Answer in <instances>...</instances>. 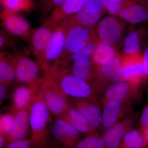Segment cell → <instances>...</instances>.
Masks as SVG:
<instances>
[{
	"mask_svg": "<svg viewBox=\"0 0 148 148\" xmlns=\"http://www.w3.org/2000/svg\"><path fill=\"white\" fill-rule=\"evenodd\" d=\"M143 148H148V145L146 146V147H145Z\"/></svg>",
	"mask_w": 148,
	"mask_h": 148,
	"instance_id": "obj_41",
	"label": "cell"
},
{
	"mask_svg": "<svg viewBox=\"0 0 148 148\" xmlns=\"http://www.w3.org/2000/svg\"><path fill=\"white\" fill-rule=\"evenodd\" d=\"M148 145L140 130L130 129L125 135L119 148H143Z\"/></svg>",
	"mask_w": 148,
	"mask_h": 148,
	"instance_id": "obj_23",
	"label": "cell"
},
{
	"mask_svg": "<svg viewBox=\"0 0 148 148\" xmlns=\"http://www.w3.org/2000/svg\"><path fill=\"white\" fill-rule=\"evenodd\" d=\"M66 30L65 49L61 58L62 60L78 52L90 42L88 28L75 25Z\"/></svg>",
	"mask_w": 148,
	"mask_h": 148,
	"instance_id": "obj_7",
	"label": "cell"
},
{
	"mask_svg": "<svg viewBox=\"0 0 148 148\" xmlns=\"http://www.w3.org/2000/svg\"><path fill=\"white\" fill-rule=\"evenodd\" d=\"M42 1H43V0H41Z\"/></svg>",
	"mask_w": 148,
	"mask_h": 148,
	"instance_id": "obj_43",
	"label": "cell"
},
{
	"mask_svg": "<svg viewBox=\"0 0 148 148\" xmlns=\"http://www.w3.org/2000/svg\"><path fill=\"white\" fill-rule=\"evenodd\" d=\"M98 33L103 42L111 45L115 43L119 39L121 30L115 18L107 17L100 21L98 25Z\"/></svg>",
	"mask_w": 148,
	"mask_h": 148,
	"instance_id": "obj_18",
	"label": "cell"
},
{
	"mask_svg": "<svg viewBox=\"0 0 148 148\" xmlns=\"http://www.w3.org/2000/svg\"><path fill=\"white\" fill-rule=\"evenodd\" d=\"M7 89L6 88V86L1 84L0 85V100L3 101L6 96L7 94Z\"/></svg>",
	"mask_w": 148,
	"mask_h": 148,
	"instance_id": "obj_37",
	"label": "cell"
},
{
	"mask_svg": "<svg viewBox=\"0 0 148 148\" xmlns=\"http://www.w3.org/2000/svg\"><path fill=\"white\" fill-rule=\"evenodd\" d=\"M14 124L12 131L8 136V143L13 140L26 139L29 124V112L25 110H16L14 115Z\"/></svg>",
	"mask_w": 148,
	"mask_h": 148,
	"instance_id": "obj_20",
	"label": "cell"
},
{
	"mask_svg": "<svg viewBox=\"0 0 148 148\" xmlns=\"http://www.w3.org/2000/svg\"><path fill=\"white\" fill-rule=\"evenodd\" d=\"M133 122L132 119H126L106 130L103 135L106 148H119L125 135L130 129Z\"/></svg>",
	"mask_w": 148,
	"mask_h": 148,
	"instance_id": "obj_15",
	"label": "cell"
},
{
	"mask_svg": "<svg viewBox=\"0 0 148 148\" xmlns=\"http://www.w3.org/2000/svg\"><path fill=\"white\" fill-rule=\"evenodd\" d=\"M7 1L15 3H34L33 0H7Z\"/></svg>",
	"mask_w": 148,
	"mask_h": 148,
	"instance_id": "obj_39",
	"label": "cell"
},
{
	"mask_svg": "<svg viewBox=\"0 0 148 148\" xmlns=\"http://www.w3.org/2000/svg\"><path fill=\"white\" fill-rule=\"evenodd\" d=\"M103 104L102 128L106 130L118 122L126 112L129 104L110 101Z\"/></svg>",
	"mask_w": 148,
	"mask_h": 148,
	"instance_id": "obj_14",
	"label": "cell"
},
{
	"mask_svg": "<svg viewBox=\"0 0 148 148\" xmlns=\"http://www.w3.org/2000/svg\"><path fill=\"white\" fill-rule=\"evenodd\" d=\"M36 88L31 86H18L12 95L14 106L16 110H25L30 106L33 98V92Z\"/></svg>",
	"mask_w": 148,
	"mask_h": 148,
	"instance_id": "obj_22",
	"label": "cell"
},
{
	"mask_svg": "<svg viewBox=\"0 0 148 148\" xmlns=\"http://www.w3.org/2000/svg\"><path fill=\"white\" fill-rule=\"evenodd\" d=\"M6 56L1 52L0 56V82L6 86L16 78L15 70L10 56L7 57Z\"/></svg>",
	"mask_w": 148,
	"mask_h": 148,
	"instance_id": "obj_24",
	"label": "cell"
},
{
	"mask_svg": "<svg viewBox=\"0 0 148 148\" xmlns=\"http://www.w3.org/2000/svg\"><path fill=\"white\" fill-rule=\"evenodd\" d=\"M75 148H106L103 135L97 132L86 135L81 139Z\"/></svg>",
	"mask_w": 148,
	"mask_h": 148,
	"instance_id": "obj_27",
	"label": "cell"
},
{
	"mask_svg": "<svg viewBox=\"0 0 148 148\" xmlns=\"http://www.w3.org/2000/svg\"><path fill=\"white\" fill-rule=\"evenodd\" d=\"M14 124V116L10 113L3 114L0 117L1 133L7 137L13 129Z\"/></svg>",
	"mask_w": 148,
	"mask_h": 148,
	"instance_id": "obj_30",
	"label": "cell"
},
{
	"mask_svg": "<svg viewBox=\"0 0 148 148\" xmlns=\"http://www.w3.org/2000/svg\"><path fill=\"white\" fill-rule=\"evenodd\" d=\"M138 88L129 83L121 82L110 86L104 93L102 103L115 101L129 104L130 100L138 95Z\"/></svg>",
	"mask_w": 148,
	"mask_h": 148,
	"instance_id": "obj_10",
	"label": "cell"
},
{
	"mask_svg": "<svg viewBox=\"0 0 148 148\" xmlns=\"http://www.w3.org/2000/svg\"><path fill=\"white\" fill-rule=\"evenodd\" d=\"M141 131L143 132V135L145 138L146 141L148 144V129H140Z\"/></svg>",
	"mask_w": 148,
	"mask_h": 148,
	"instance_id": "obj_40",
	"label": "cell"
},
{
	"mask_svg": "<svg viewBox=\"0 0 148 148\" xmlns=\"http://www.w3.org/2000/svg\"><path fill=\"white\" fill-rule=\"evenodd\" d=\"M123 78L127 82L138 88L146 75L143 58L125 61L122 64Z\"/></svg>",
	"mask_w": 148,
	"mask_h": 148,
	"instance_id": "obj_16",
	"label": "cell"
},
{
	"mask_svg": "<svg viewBox=\"0 0 148 148\" xmlns=\"http://www.w3.org/2000/svg\"><path fill=\"white\" fill-rule=\"evenodd\" d=\"M62 117L69 121L81 134L88 135L97 132L91 127L84 116L74 107L69 106Z\"/></svg>",
	"mask_w": 148,
	"mask_h": 148,
	"instance_id": "obj_21",
	"label": "cell"
},
{
	"mask_svg": "<svg viewBox=\"0 0 148 148\" xmlns=\"http://www.w3.org/2000/svg\"><path fill=\"white\" fill-rule=\"evenodd\" d=\"M140 45L139 36L136 32L130 34L125 38L124 44L125 52L127 54H135L140 49Z\"/></svg>",
	"mask_w": 148,
	"mask_h": 148,
	"instance_id": "obj_28",
	"label": "cell"
},
{
	"mask_svg": "<svg viewBox=\"0 0 148 148\" xmlns=\"http://www.w3.org/2000/svg\"><path fill=\"white\" fill-rule=\"evenodd\" d=\"M51 132L53 138L62 148H75L81 140V133L63 117L54 121Z\"/></svg>",
	"mask_w": 148,
	"mask_h": 148,
	"instance_id": "obj_6",
	"label": "cell"
},
{
	"mask_svg": "<svg viewBox=\"0 0 148 148\" xmlns=\"http://www.w3.org/2000/svg\"><path fill=\"white\" fill-rule=\"evenodd\" d=\"M66 30L57 25L47 47L45 57V72L46 75L57 66L61 60L65 49Z\"/></svg>",
	"mask_w": 148,
	"mask_h": 148,
	"instance_id": "obj_5",
	"label": "cell"
},
{
	"mask_svg": "<svg viewBox=\"0 0 148 148\" xmlns=\"http://www.w3.org/2000/svg\"><path fill=\"white\" fill-rule=\"evenodd\" d=\"M119 15L124 20L134 24L148 21V0H143L139 3L127 4Z\"/></svg>",
	"mask_w": 148,
	"mask_h": 148,
	"instance_id": "obj_17",
	"label": "cell"
},
{
	"mask_svg": "<svg viewBox=\"0 0 148 148\" xmlns=\"http://www.w3.org/2000/svg\"><path fill=\"white\" fill-rule=\"evenodd\" d=\"M48 75H50L66 96L75 99H86L96 102L95 92L86 81L66 73L64 69L56 67Z\"/></svg>",
	"mask_w": 148,
	"mask_h": 148,
	"instance_id": "obj_2",
	"label": "cell"
},
{
	"mask_svg": "<svg viewBox=\"0 0 148 148\" xmlns=\"http://www.w3.org/2000/svg\"><path fill=\"white\" fill-rule=\"evenodd\" d=\"M127 0H108L106 9L109 13L116 15L120 12L128 3Z\"/></svg>",
	"mask_w": 148,
	"mask_h": 148,
	"instance_id": "obj_31",
	"label": "cell"
},
{
	"mask_svg": "<svg viewBox=\"0 0 148 148\" xmlns=\"http://www.w3.org/2000/svg\"><path fill=\"white\" fill-rule=\"evenodd\" d=\"M29 124L32 132V145L43 148L48 145L47 128L50 119V111L40 95L35 97L30 105Z\"/></svg>",
	"mask_w": 148,
	"mask_h": 148,
	"instance_id": "obj_1",
	"label": "cell"
},
{
	"mask_svg": "<svg viewBox=\"0 0 148 148\" xmlns=\"http://www.w3.org/2000/svg\"><path fill=\"white\" fill-rule=\"evenodd\" d=\"M72 74L87 81L90 75V62L89 57L78 58L73 61Z\"/></svg>",
	"mask_w": 148,
	"mask_h": 148,
	"instance_id": "obj_26",
	"label": "cell"
},
{
	"mask_svg": "<svg viewBox=\"0 0 148 148\" xmlns=\"http://www.w3.org/2000/svg\"><path fill=\"white\" fill-rule=\"evenodd\" d=\"M54 27L43 24L32 36V50L35 57L43 70L45 72V57L49 41L52 36Z\"/></svg>",
	"mask_w": 148,
	"mask_h": 148,
	"instance_id": "obj_8",
	"label": "cell"
},
{
	"mask_svg": "<svg viewBox=\"0 0 148 148\" xmlns=\"http://www.w3.org/2000/svg\"><path fill=\"white\" fill-rule=\"evenodd\" d=\"M143 59L146 76L148 77V47L144 52Z\"/></svg>",
	"mask_w": 148,
	"mask_h": 148,
	"instance_id": "obj_36",
	"label": "cell"
},
{
	"mask_svg": "<svg viewBox=\"0 0 148 148\" xmlns=\"http://www.w3.org/2000/svg\"><path fill=\"white\" fill-rule=\"evenodd\" d=\"M40 92V95L50 112L56 115H64L69 107L66 95L50 75H47L43 79Z\"/></svg>",
	"mask_w": 148,
	"mask_h": 148,
	"instance_id": "obj_3",
	"label": "cell"
},
{
	"mask_svg": "<svg viewBox=\"0 0 148 148\" xmlns=\"http://www.w3.org/2000/svg\"><path fill=\"white\" fill-rule=\"evenodd\" d=\"M8 143L7 137L5 135L1 133L0 135V148H5Z\"/></svg>",
	"mask_w": 148,
	"mask_h": 148,
	"instance_id": "obj_38",
	"label": "cell"
},
{
	"mask_svg": "<svg viewBox=\"0 0 148 148\" xmlns=\"http://www.w3.org/2000/svg\"><path fill=\"white\" fill-rule=\"evenodd\" d=\"M18 81L37 88L43 79L39 77L40 70L43 69L38 63L23 56H10Z\"/></svg>",
	"mask_w": 148,
	"mask_h": 148,
	"instance_id": "obj_4",
	"label": "cell"
},
{
	"mask_svg": "<svg viewBox=\"0 0 148 148\" xmlns=\"http://www.w3.org/2000/svg\"><path fill=\"white\" fill-rule=\"evenodd\" d=\"M98 74L99 82L95 88L96 93L102 92L108 82L118 81L122 78V64L119 58L114 57L107 64L100 66Z\"/></svg>",
	"mask_w": 148,
	"mask_h": 148,
	"instance_id": "obj_12",
	"label": "cell"
},
{
	"mask_svg": "<svg viewBox=\"0 0 148 148\" xmlns=\"http://www.w3.org/2000/svg\"><path fill=\"white\" fill-rule=\"evenodd\" d=\"M66 0H43L42 6L45 12L53 11L56 8L61 5Z\"/></svg>",
	"mask_w": 148,
	"mask_h": 148,
	"instance_id": "obj_33",
	"label": "cell"
},
{
	"mask_svg": "<svg viewBox=\"0 0 148 148\" xmlns=\"http://www.w3.org/2000/svg\"><path fill=\"white\" fill-rule=\"evenodd\" d=\"M96 48L95 44L90 42L78 52L72 55L71 60L73 61L78 58L89 57L92 54L93 55Z\"/></svg>",
	"mask_w": 148,
	"mask_h": 148,
	"instance_id": "obj_32",
	"label": "cell"
},
{
	"mask_svg": "<svg viewBox=\"0 0 148 148\" xmlns=\"http://www.w3.org/2000/svg\"><path fill=\"white\" fill-rule=\"evenodd\" d=\"M101 16L102 13H91L83 9L79 12L64 18L57 25L66 29L75 25L88 28L96 24Z\"/></svg>",
	"mask_w": 148,
	"mask_h": 148,
	"instance_id": "obj_19",
	"label": "cell"
},
{
	"mask_svg": "<svg viewBox=\"0 0 148 148\" xmlns=\"http://www.w3.org/2000/svg\"><path fill=\"white\" fill-rule=\"evenodd\" d=\"M73 105L95 131L102 128V113L97 103L86 99H75Z\"/></svg>",
	"mask_w": 148,
	"mask_h": 148,
	"instance_id": "obj_11",
	"label": "cell"
},
{
	"mask_svg": "<svg viewBox=\"0 0 148 148\" xmlns=\"http://www.w3.org/2000/svg\"><path fill=\"white\" fill-rule=\"evenodd\" d=\"M86 0H66L56 8L44 24L55 27L63 19L82 10Z\"/></svg>",
	"mask_w": 148,
	"mask_h": 148,
	"instance_id": "obj_13",
	"label": "cell"
},
{
	"mask_svg": "<svg viewBox=\"0 0 148 148\" xmlns=\"http://www.w3.org/2000/svg\"><path fill=\"white\" fill-rule=\"evenodd\" d=\"M108 0H86L84 9L90 13H102L106 9Z\"/></svg>",
	"mask_w": 148,
	"mask_h": 148,
	"instance_id": "obj_29",
	"label": "cell"
},
{
	"mask_svg": "<svg viewBox=\"0 0 148 148\" xmlns=\"http://www.w3.org/2000/svg\"><path fill=\"white\" fill-rule=\"evenodd\" d=\"M140 125V129H148V103L141 114Z\"/></svg>",
	"mask_w": 148,
	"mask_h": 148,
	"instance_id": "obj_35",
	"label": "cell"
},
{
	"mask_svg": "<svg viewBox=\"0 0 148 148\" xmlns=\"http://www.w3.org/2000/svg\"><path fill=\"white\" fill-rule=\"evenodd\" d=\"M32 145V141L29 138L10 141L5 148H31Z\"/></svg>",
	"mask_w": 148,
	"mask_h": 148,
	"instance_id": "obj_34",
	"label": "cell"
},
{
	"mask_svg": "<svg viewBox=\"0 0 148 148\" xmlns=\"http://www.w3.org/2000/svg\"><path fill=\"white\" fill-rule=\"evenodd\" d=\"M1 18L6 29L12 34L25 38L30 36L29 23L17 12L5 9L1 12Z\"/></svg>",
	"mask_w": 148,
	"mask_h": 148,
	"instance_id": "obj_9",
	"label": "cell"
},
{
	"mask_svg": "<svg viewBox=\"0 0 148 148\" xmlns=\"http://www.w3.org/2000/svg\"><path fill=\"white\" fill-rule=\"evenodd\" d=\"M115 52L110 45L104 42L99 44L93 54V62L100 66L114 58Z\"/></svg>",
	"mask_w": 148,
	"mask_h": 148,
	"instance_id": "obj_25",
	"label": "cell"
},
{
	"mask_svg": "<svg viewBox=\"0 0 148 148\" xmlns=\"http://www.w3.org/2000/svg\"><path fill=\"white\" fill-rule=\"evenodd\" d=\"M47 147H48V145H47V146H46V147H44V148H49Z\"/></svg>",
	"mask_w": 148,
	"mask_h": 148,
	"instance_id": "obj_42",
	"label": "cell"
}]
</instances>
